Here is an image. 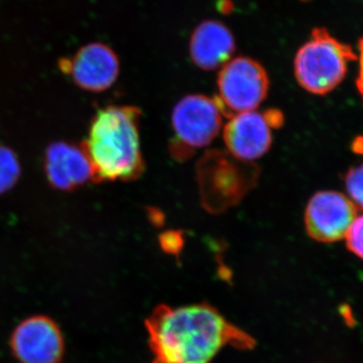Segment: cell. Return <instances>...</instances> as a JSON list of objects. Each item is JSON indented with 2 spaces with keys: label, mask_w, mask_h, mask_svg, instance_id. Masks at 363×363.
<instances>
[{
  "label": "cell",
  "mask_w": 363,
  "mask_h": 363,
  "mask_svg": "<svg viewBox=\"0 0 363 363\" xmlns=\"http://www.w3.org/2000/svg\"><path fill=\"white\" fill-rule=\"evenodd\" d=\"M150 363H210L227 346L250 350L255 338L207 303L160 305L145 319Z\"/></svg>",
  "instance_id": "obj_1"
},
{
  "label": "cell",
  "mask_w": 363,
  "mask_h": 363,
  "mask_svg": "<svg viewBox=\"0 0 363 363\" xmlns=\"http://www.w3.org/2000/svg\"><path fill=\"white\" fill-rule=\"evenodd\" d=\"M142 111L130 105H108L93 116L83 143L95 182H130L145 169L140 145Z\"/></svg>",
  "instance_id": "obj_2"
},
{
  "label": "cell",
  "mask_w": 363,
  "mask_h": 363,
  "mask_svg": "<svg viewBox=\"0 0 363 363\" xmlns=\"http://www.w3.org/2000/svg\"><path fill=\"white\" fill-rule=\"evenodd\" d=\"M357 57L350 45L334 38L326 28H316L298 50L294 73L303 89L312 94H328L342 82L348 64Z\"/></svg>",
  "instance_id": "obj_3"
},
{
  "label": "cell",
  "mask_w": 363,
  "mask_h": 363,
  "mask_svg": "<svg viewBox=\"0 0 363 363\" xmlns=\"http://www.w3.org/2000/svg\"><path fill=\"white\" fill-rule=\"evenodd\" d=\"M224 117L215 97L192 94L182 98L172 111V156L179 161L187 160L209 145L220 133Z\"/></svg>",
  "instance_id": "obj_4"
},
{
  "label": "cell",
  "mask_w": 363,
  "mask_h": 363,
  "mask_svg": "<svg viewBox=\"0 0 363 363\" xmlns=\"http://www.w3.org/2000/svg\"><path fill=\"white\" fill-rule=\"evenodd\" d=\"M269 74L259 62L247 57L229 60L217 78L216 98L225 117L257 111L267 96Z\"/></svg>",
  "instance_id": "obj_5"
},
{
  "label": "cell",
  "mask_w": 363,
  "mask_h": 363,
  "mask_svg": "<svg viewBox=\"0 0 363 363\" xmlns=\"http://www.w3.org/2000/svg\"><path fill=\"white\" fill-rule=\"evenodd\" d=\"M357 213L358 208L347 196L336 191H321L306 207V230L318 242H336L346 238Z\"/></svg>",
  "instance_id": "obj_6"
},
{
  "label": "cell",
  "mask_w": 363,
  "mask_h": 363,
  "mask_svg": "<svg viewBox=\"0 0 363 363\" xmlns=\"http://www.w3.org/2000/svg\"><path fill=\"white\" fill-rule=\"evenodd\" d=\"M60 68L80 89L99 93L116 82L121 62L109 45L90 43L80 48L73 58L62 60Z\"/></svg>",
  "instance_id": "obj_7"
},
{
  "label": "cell",
  "mask_w": 363,
  "mask_h": 363,
  "mask_svg": "<svg viewBox=\"0 0 363 363\" xmlns=\"http://www.w3.org/2000/svg\"><path fill=\"white\" fill-rule=\"evenodd\" d=\"M229 118L224 126L223 140L230 156L250 164L269 152L274 126L264 112H242Z\"/></svg>",
  "instance_id": "obj_8"
},
{
  "label": "cell",
  "mask_w": 363,
  "mask_h": 363,
  "mask_svg": "<svg viewBox=\"0 0 363 363\" xmlns=\"http://www.w3.org/2000/svg\"><path fill=\"white\" fill-rule=\"evenodd\" d=\"M11 346L21 363H59L64 350L58 326L44 316L28 318L18 325Z\"/></svg>",
  "instance_id": "obj_9"
},
{
  "label": "cell",
  "mask_w": 363,
  "mask_h": 363,
  "mask_svg": "<svg viewBox=\"0 0 363 363\" xmlns=\"http://www.w3.org/2000/svg\"><path fill=\"white\" fill-rule=\"evenodd\" d=\"M45 177L52 188L75 190L95 181L94 169L82 145L68 142L50 145L45 152Z\"/></svg>",
  "instance_id": "obj_10"
},
{
  "label": "cell",
  "mask_w": 363,
  "mask_h": 363,
  "mask_svg": "<svg viewBox=\"0 0 363 363\" xmlns=\"http://www.w3.org/2000/svg\"><path fill=\"white\" fill-rule=\"evenodd\" d=\"M235 51V39L223 23L205 21L191 35L189 52L193 63L204 71L225 65Z\"/></svg>",
  "instance_id": "obj_11"
},
{
  "label": "cell",
  "mask_w": 363,
  "mask_h": 363,
  "mask_svg": "<svg viewBox=\"0 0 363 363\" xmlns=\"http://www.w3.org/2000/svg\"><path fill=\"white\" fill-rule=\"evenodd\" d=\"M21 175L20 160L11 147L0 145V195L16 185Z\"/></svg>",
  "instance_id": "obj_12"
},
{
  "label": "cell",
  "mask_w": 363,
  "mask_h": 363,
  "mask_svg": "<svg viewBox=\"0 0 363 363\" xmlns=\"http://www.w3.org/2000/svg\"><path fill=\"white\" fill-rule=\"evenodd\" d=\"M345 186L351 201L358 209H363V164L348 172Z\"/></svg>",
  "instance_id": "obj_13"
},
{
  "label": "cell",
  "mask_w": 363,
  "mask_h": 363,
  "mask_svg": "<svg viewBox=\"0 0 363 363\" xmlns=\"http://www.w3.org/2000/svg\"><path fill=\"white\" fill-rule=\"evenodd\" d=\"M346 245L353 255L363 259V215L357 216L346 234Z\"/></svg>",
  "instance_id": "obj_14"
},
{
  "label": "cell",
  "mask_w": 363,
  "mask_h": 363,
  "mask_svg": "<svg viewBox=\"0 0 363 363\" xmlns=\"http://www.w3.org/2000/svg\"><path fill=\"white\" fill-rule=\"evenodd\" d=\"M160 242H161L162 250L169 253V255H178L184 245L181 234L177 233L162 234Z\"/></svg>",
  "instance_id": "obj_15"
},
{
  "label": "cell",
  "mask_w": 363,
  "mask_h": 363,
  "mask_svg": "<svg viewBox=\"0 0 363 363\" xmlns=\"http://www.w3.org/2000/svg\"><path fill=\"white\" fill-rule=\"evenodd\" d=\"M358 50H359V60H360V70L359 77L357 80V86L359 88L360 92L363 94V38L358 42Z\"/></svg>",
  "instance_id": "obj_16"
},
{
  "label": "cell",
  "mask_w": 363,
  "mask_h": 363,
  "mask_svg": "<svg viewBox=\"0 0 363 363\" xmlns=\"http://www.w3.org/2000/svg\"><path fill=\"white\" fill-rule=\"evenodd\" d=\"M347 305L341 306L340 307V313L342 315L344 319H345V322L347 324L351 323V322H354V319H353L352 313H351V310H348L347 313Z\"/></svg>",
  "instance_id": "obj_17"
}]
</instances>
